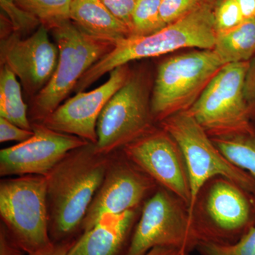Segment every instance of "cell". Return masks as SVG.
Wrapping results in <instances>:
<instances>
[{
    "label": "cell",
    "instance_id": "4dcf8cb0",
    "mask_svg": "<svg viewBox=\"0 0 255 255\" xmlns=\"http://www.w3.org/2000/svg\"><path fill=\"white\" fill-rule=\"evenodd\" d=\"M76 240L77 238L60 243H53L41 251L27 255H68L70 248L73 247Z\"/></svg>",
    "mask_w": 255,
    "mask_h": 255
},
{
    "label": "cell",
    "instance_id": "ac0fdd59",
    "mask_svg": "<svg viewBox=\"0 0 255 255\" xmlns=\"http://www.w3.org/2000/svg\"><path fill=\"white\" fill-rule=\"evenodd\" d=\"M214 51L225 65L249 62L255 56V19L216 34Z\"/></svg>",
    "mask_w": 255,
    "mask_h": 255
},
{
    "label": "cell",
    "instance_id": "4fadbf2b",
    "mask_svg": "<svg viewBox=\"0 0 255 255\" xmlns=\"http://www.w3.org/2000/svg\"><path fill=\"white\" fill-rule=\"evenodd\" d=\"M58 58V46L50 41L48 30L42 25L26 38L14 32L1 38V66H6L16 75L31 99L50 81Z\"/></svg>",
    "mask_w": 255,
    "mask_h": 255
},
{
    "label": "cell",
    "instance_id": "5b68a950",
    "mask_svg": "<svg viewBox=\"0 0 255 255\" xmlns=\"http://www.w3.org/2000/svg\"><path fill=\"white\" fill-rule=\"evenodd\" d=\"M224 65L214 50L199 49L159 64L150 101L156 123L190 110Z\"/></svg>",
    "mask_w": 255,
    "mask_h": 255
},
{
    "label": "cell",
    "instance_id": "d6a6232c",
    "mask_svg": "<svg viewBox=\"0 0 255 255\" xmlns=\"http://www.w3.org/2000/svg\"><path fill=\"white\" fill-rule=\"evenodd\" d=\"M145 255H189V254L177 248L156 247L150 250Z\"/></svg>",
    "mask_w": 255,
    "mask_h": 255
},
{
    "label": "cell",
    "instance_id": "7a4b0ae2",
    "mask_svg": "<svg viewBox=\"0 0 255 255\" xmlns=\"http://www.w3.org/2000/svg\"><path fill=\"white\" fill-rule=\"evenodd\" d=\"M214 6L202 3L182 19L160 31L145 36H130L119 41L113 49L91 67L79 80L74 92L85 91L106 74L130 62L155 58L182 48L213 50L216 32Z\"/></svg>",
    "mask_w": 255,
    "mask_h": 255
},
{
    "label": "cell",
    "instance_id": "484cf974",
    "mask_svg": "<svg viewBox=\"0 0 255 255\" xmlns=\"http://www.w3.org/2000/svg\"><path fill=\"white\" fill-rule=\"evenodd\" d=\"M204 2V0H161V18L167 26L182 19Z\"/></svg>",
    "mask_w": 255,
    "mask_h": 255
},
{
    "label": "cell",
    "instance_id": "836d02e7",
    "mask_svg": "<svg viewBox=\"0 0 255 255\" xmlns=\"http://www.w3.org/2000/svg\"><path fill=\"white\" fill-rule=\"evenodd\" d=\"M205 1H207V2L211 3V1H210V0H204Z\"/></svg>",
    "mask_w": 255,
    "mask_h": 255
},
{
    "label": "cell",
    "instance_id": "f546056e",
    "mask_svg": "<svg viewBox=\"0 0 255 255\" xmlns=\"http://www.w3.org/2000/svg\"><path fill=\"white\" fill-rule=\"evenodd\" d=\"M24 251L2 223L0 224V255H23Z\"/></svg>",
    "mask_w": 255,
    "mask_h": 255
},
{
    "label": "cell",
    "instance_id": "3957f363",
    "mask_svg": "<svg viewBox=\"0 0 255 255\" xmlns=\"http://www.w3.org/2000/svg\"><path fill=\"white\" fill-rule=\"evenodd\" d=\"M189 211L198 245L234 244L255 227V194L222 176L199 189Z\"/></svg>",
    "mask_w": 255,
    "mask_h": 255
},
{
    "label": "cell",
    "instance_id": "ffe728a7",
    "mask_svg": "<svg viewBox=\"0 0 255 255\" xmlns=\"http://www.w3.org/2000/svg\"><path fill=\"white\" fill-rule=\"evenodd\" d=\"M211 138L230 162L255 179V128L249 131Z\"/></svg>",
    "mask_w": 255,
    "mask_h": 255
},
{
    "label": "cell",
    "instance_id": "7402d4cb",
    "mask_svg": "<svg viewBox=\"0 0 255 255\" xmlns=\"http://www.w3.org/2000/svg\"><path fill=\"white\" fill-rule=\"evenodd\" d=\"M161 0H138L132 15L131 36H145L160 31L167 25L160 15Z\"/></svg>",
    "mask_w": 255,
    "mask_h": 255
},
{
    "label": "cell",
    "instance_id": "4316f807",
    "mask_svg": "<svg viewBox=\"0 0 255 255\" xmlns=\"http://www.w3.org/2000/svg\"><path fill=\"white\" fill-rule=\"evenodd\" d=\"M109 10L131 31L132 15L138 0H100Z\"/></svg>",
    "mask_w": 255,
    "mask_h": 255
},
{
    "label": "cell",
    "instance_id": "1f68e13d",
    "mask_svg": "<svg viewBox=\"0 0 255 255\" xmlns=\"http://www.w3.org/2000/svg\"><path fill=\"white\" fill-rule=\"evenodd\" d=\"M245 20L255 19V0H235Z\"/></svg>",
    "mask_w": 255,
    "mask_h": 255
},
{
    "label": "cell",
    "instance_id": "2e32d148",
    "mask_svg": "<svg viewBox=\"0 0 255 255\" xmlns=\"http://www.w3.org/2000/svg\"><path fill=\"white\" fill-rule=\"evenodd\" d=\"M141 209L102 218L78 236L68 255H123Z\"/></svg>",
    "mask_w": 255,
    "mask_h": 255
},
{
    "label": "cell",
    "instance_id": "83f0119b",
    "mask_svg": "<svg viewBox=\"0 0 255 255\" xmlns=\"http://www.w3.org/2000/svg\"><path fill=\"white\" fill-rule=\"evenodd\" d=\"M33 130H26L0 117V142L25 141L33 136Z\"/></svg>",
    "mask_w": 255,
    "mask_h": 255
},
{
    "label": "cell",
    "instance_id": "f1b7e54d",
    "mask_svg": "<svg viewBox=\"0 0 255 255\" xmlns=\"http://www.w3.org/2000/svg\"><path fill=\"white\" fill-rule=\"evenodd\" d=\"M244 92L253 120L255 119V56L249 62L245 80Z\"/></svg>",
    "mask_w": 255,
    "mask_h": 255
},
{
    "label": "cell",
    "instance_id": "9c48e42d",
    "mask_svg": "<svg viewBox=\"0 0 255 255\" xmlns=\"http://www.w3.org/2000/svg\"><path fill=\"white\" fill-rule=\"evenodd\" d=\"M197 246L191 231L189 206L159 187L144 203L122 255H145L156 247L177 248L189 254Z\"/></svg>",
    "mask_w": 255,
    "mask_h": 255
},
{
    "label": "cell",
    "instance_id": "d4e9b609",
    "mask_svg": "<svg viewBox=\"0 0 255 255\" xmlns=\"http://www.w3.org/2000/svg\"><path fill=\"white\" fill-rule=\"evenodd\" d=\"M213 13L216 34L231 31L245 21L241 10L235 0H219Z\"/></svg>",
    "mask_w": 255,
    "mask_h": 255
},
{
    "label": "cell",
    "instance_id": "603a6c76",
    "mask_svg": "<svg viewBox=\"0 0 255 255\" xmlns=\"http://www.w3.org/2000/svg\"><path fill=\"white\" fill-rule=\"evenodd\" d=\"M196 250L201 255H255V227L234 244L201 243Z\"/></svg>",
    "mask_w": 255,
    "mask_h": 255
},
{
    "label": "cell",
    "instance_id": "5bb4252c",
    "mask_svg": "<svg viewBox=\"0 0 255 255\" xmlns=\"http://www.w3.org/2000/svg\"><path fill=\"white\" fill-rule=\"evenodd\" d=\"M33 136L0 151V175H48L70 151L87 145L81 137L32 123Z\"/></svg>",
    "mask_w": 255,
    "mask_h": 255
},
{
    "label": "cell",
    "instance_id": "30bf717a",
    "mask_svg": "<svg viewBox=\"0 0 255 255\" xmlns=\"http://www.w3.org/2000/svg\"><path fill=\"white\" fill-rule=\"evenodd\" d=\"M159 124L182 151L190 180L191 202L199 189L217 176L227 177L255 194V178L230 162L189 112L174 114Z\"/></svg>",
    "mask_w": 255,
    "mask_h": 255
},
{
    "label": "cell",
    "instance_id": "52a82bcc",
    "mask_svg": "<svg viewBox=\"0 0 255 255\" xmlns=\"http://www.w3.org/2000/svg\"><path fill=\"white\" fill-rule=\"evenodd\" d=\"M150 79L141 71L131 72L101 112L97 125L96 150L110 155L155 128L151 111Z\"/></svg>",
    "mask_w": 255,
    "mask_h": 255
},
{
    "label": "cell",
    "instance_id": "cb8c5ba5",
    "mask_svg": "<svg viewBox=\"0 0 255 255\" xmlns=\"http://www.w3.org/2000/svg\"><path fill=\"white\" fill-rule=\"evenodd\" d=\"M0 6L9 19L13 32L21 36L36 31L41 26L38 18L19 7L14 0H0Z\"/></svg>",
    "mask_w": 255,
    "mask_h": 255
},
{
    "label": "cell",
    "instance_id": "9a60e30c",
    "mask_svg": "<svg viewBox=\"0 0 255 255\" xmlns=\"http://www.w3.org/2000/svg\"><path fill=\"white\" fill-rule=\"evenodd\" d=\"M128 64L110 73L108 80L89 92H79L61 104L42 124L56 131L97 142V125L107 102L127 82L131 73Z\"/></svg>",
    "mask_w": 255,
    "mask_h": 255
},
{
    "label": "cell",
    "instance_id": "6da1fadb",
    "mask_svg": "<svg viewBox=\"0 0 255 255\" xmlns=\"http://www.w3.org/2000/svg\"><path fill=\"white\" fill-rule=\"evenodd\" d=\"M109 156L87 145L70 151L46 176L49 235L53 243L76 239L103 181Z\"/></svg>",
    "mask_w": 255,
    "mask_h": 255
},
{
    "label": "cell",
    "instance_id": "d6986e66",
    "mask_svg": "<svg viewBox=\"0 0 255 255\" xmlns=\"http://www.w3.org/2000/svg\"><path fill=\"white\" fill-rule=\"evenodd\" d=\"M0 117L26 130H32L28 107L23 100L21 85L9 68L0 69Z\"/></svg>",
    "mask_w": 255,
    "mask_h": 255
},
{
    "label": "cell",
    "instance_id": "44dd1931",
    "mask_svg": "<svg viewBox=\"0 0 255 255\" xmlns=\"http://www.w3.org/2000/svg\"><path fill=\"white\" fill-rule=\"evenodd\" d=\"M19 7L33 15L48 31L70 21L72 0H14Z\"/></svg>",
    "mask_w": 255,
    "mask_h": 255
},
{
    "label": "cell",
    "instance_id": "e0dca14e",
    "mask_svg": "<svg viewBox=\"0 0 255 255\" xmlns=\"http://www.w3.org/2000/svg\"><path fill=\"white\" fill-rule=\"evenodd\" d=\"M70 18L87 34L115 45L131 36L128 26L116 17L100 0H72Z\"/></svg>",
    "mask_w": 255,
    "mask_h": 255
},
{
    "label": "cell",
    "instance_id": "277c9868",
    "mask_svg": "<svg viewBox=\"0 0 255 255\" xmlns=\"http://www.w3.org/2000/svg\"><path fill=\"white\" fill-rule=\"evenodd\" d=\"M59 50L58 65L46 87L31 99L28 118L42 123L74 91L87 70L113 49L115 44L81 31L71 21L52 30Z\"/></svg>",
    "mask_w": 255,
    "mask_h": 255
},
{
    "label": "cell",
    "instance_id": "8fae6325",
    "mask_svg": "<svg viewBox=\"0 0 255 255\" xmlns=\"http://www.w3.org/2000/svg\"><path fill=\"white\" fill-rule=\"evenodd\" d=\"M158 187L122 150L113 152L109 156L105 177L82 222L81 233L91 229L105 216L141 209Z\"/></svg>",
    "mask_w": 255,
    "mask_h": 255
},
{
    "label": "cell",
    "instance_id": "8992f818",
    "mask_svg": "<svg viewBox=\"0 0 255 255\" xmlns=\"http://www.w3.org/2000/svg\"><path fill=\"white\" fill-rule=\"evenodd\" d=\"M0 217L26 254L50 246L46 177L29 174L1 180Z\"/></svg>",
    "mask_w": 255,
    "mask_h": 255
},
{
    "label": "cell",
    "instance_id": "7c38bea8",
    "mask_svg": "<svg viewBox=\"0 0 255 255\" xmlns=\"http://www.w3.org/2000/svg\"><path fill=\"white\" fill-rule=\"evenodd\" d=\"M121 150L159 187L170 191L190 206V180L185 158L168 132L162 127H155Z\"/></svg>",
    "mask_w": 255,
    "mask_h": 255
},
{
    "label": "cell",
    "instance_id": "ba28073f",
    "mask_svg": "<svg viewBox=\"0 0 255 255\" xmlns=\"http://www.w3.org/2000/svg\"><path fill=\"white\" fill-rule=\"evenodd\" d=\"M249 62L224 65L187 111L210 137L240 133L255 128L244 92Z\"/></svg>",
    "mask_w": 255,
    "mask_h": 255
}]
</instances>
